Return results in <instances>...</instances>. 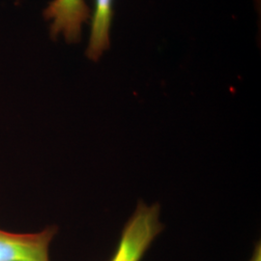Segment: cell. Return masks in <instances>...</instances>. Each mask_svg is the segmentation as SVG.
Returning a JSON list of instances; mask_svg holds the SVG:
<instances>
[{
  "instance_id": "cell-1",
  "label": "cell",
  "mask_w": 261,
  "mask_h": 261,
  "mask_svg": "<svg viewBox=\"0 0 261 261\" xmlns=\"http://www.w3.org/2000/svg\"><path fill=\"white\" fill-rule=\"evenodd\" d=\"M159 204L147 206L139 202L125 224L117 249L111 261H140L155 238L164 229L159 220Z\"/></svg>"
},
{
  "instance_id": "cell-4",
  "label": "cell",
  "mask_w": 261,
  "mask_h": 261,
  "mask_svg": "<svg viewBox=\"0 0 261 261\" xmlns=\"http://www.w3.org/2000/svg\"><path fill=\"white\" fill-rule=\"evenodd\" d=\"M113 0H95L91 32L86 56L97 61L110 47V32L113 15Z\"/></svg>"
},
{
  "instance_id": "cell-2",
  "label": "cell",
  "mask_w": 261,
  "mask_h": 261,
  "mask_svg": "<svg viewBox=\"0 0 261 261\" xmlns=\"http://www.w3.org/2000/svg\"><path fill=\"white\" fill-rule=\"evenodd\" d=\"M57 228L36 233H14L0 229V261H50L49 246Z\"/></svg>"
},
{
  "instance_id": "cell-3",
  "label": "cell",
  "mask_w": 261,
  "mask_h": 261,
  "mask_svg": "<svg viewBox=\"0 0 261 261\" xmlns=\"http://www.w3.org/2000/svg\"><path fill=\"white\" fill-rule=\"evenodd\" d=\"M51 20L50 35H62L68 43H76L82 37V29L90 18V10L84 0H53L44 11Z\"/></svg>"
},
{
  "instance_id": "cell-5",
  "label": "cell",
  "mask_w": 261,
  "mask_h": 261,
  "mask_svg": "<svg viewBox=\"0 0 261 261\" xmlns=\"http://www.w3.org/2000/svg\"><path fill=\"white\" fill-rule=\"evenodd\" d=\"M250 261H261V245L260 242L256 243L254 251L252 253V258Z\"/></svg>"
}]
</instances>
